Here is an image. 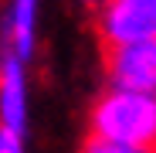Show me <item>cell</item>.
I'll use <instances>...</instances> for the list:
<instances>
[{"instance_id":"obj_1","label":"cell","mask_w":156,"mask_h":153,"mask_svg":"<svg viewBox=\"0 0 156 153\" xmlns=\"http://www.w3.org/2000/svg\"><path fill=\"white\" fill-rule=\"evenodd\" d=\"M92 133L119 143L156 146V92H105L92 106Z\"/></svg>"},{"instance_id":"obj_3","label":"cell","mask_w":156,"mask_h":153,"mask_svg":"<svg viewBox=\"0 0 156 153\" xmlns=\"http://www.w3.org/2000/svg\"><path fill=\"white\" fill-rule=\"evenodd\" d=\"M102 61H105L112 89L156 92V38L102 48Z\"/></svg>"},{"instance_id":"obj_5","label":"cell","mask_w":156,"mask_h":153,"mask_svg":"<svg viewBox=\"0 0 156 153\" xmlns=\"http://www.w3.org/2000/svg\"><path fill=\"white\" fill-rule=\"evenodd\" d=\"M14 44L17 55H31V31H34V0H14Z\"/></svg>"},{"instance_id":"obj_2","label":"cell","mask_w":156,"mask_h":153,"mask_svg":"<svg viewBox=\"0 0 156 153\" xmlns=\"http://www.w3.org/2000/svg\"><path fill=\"white\" fill-rule=\"evenodd\" d=\"M156 38V0H102L98 7V44H129Z\"/></svg>"},{"instance_id":"obj_7","label":"cell","mask_w":156,"mask_h":153,"mask_svg":"<svg viewBox=\"0 0 156 153\" xmlns=\"http://www.w3.org/2000/svg\"><path fill=\"white\" fill-rule=\"evenodd\" d=\"M0 153H20V133L0 129Z\"/></svg>"},{"instance_id":"obj_6","label":"cell","mask_w":156,"mask_h":153,"mask_svg":"<svg viewBox=\"0 0 156 153\" xmlns=\"http://www.w3.org/2000/svg\"><path fill=\"white\" fill-rule=\"evenodd\" d=\"M82 153H156V146H136V143H119V140H105V136H88L82 143Z\"/></svg>"},{"instance_id":"obj_4","label":"cell","mask_w":156,"mask_h":153,"mask_svg":"<svg viewBox=\"0 0 156 153\" xmlns=\"http://www.w3.org/2000/svg\"><path fill=\"white\" fill-rule=\"evenodd\" d=\"M0 119L10 133L24 129V75L17 58H4L0 68Z\"/></svg>"}]
</instances>
